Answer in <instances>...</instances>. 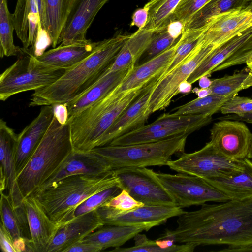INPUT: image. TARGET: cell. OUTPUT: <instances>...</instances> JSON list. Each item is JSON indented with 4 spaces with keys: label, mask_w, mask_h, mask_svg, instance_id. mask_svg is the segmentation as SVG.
I'll use <instances>...</instances> for the list:
<instances>
[{
    "label": "cell",
    "mask_w": 252,
    "mask_h": 252,
    "mask_svg": "<svg viewBox=\"0 0 252 252\" xmlns=\"http://www.w3.org/2000/svg\"><path fill=\"white\" fill-rule=\"evenodd\" d=\"M13 16L23 49L32 52L36 43L50 39L45 29L43 0H17Z\"/></svg>",
    "instance_id": "cell-14"
},
{
    "label": "cell",
    "mask_w": 252,
    "mask_h": 252,
    "mask_svg": "<svg viewBox=\"0 0 252 252\" xmlns=\"http://www.w3.org/2000/svg\"><path fill=\"white\" fill-rule=\"evenodd\" d=\"M0 195L1 223L10 233L14 245L24 241L29 243L31 236L24 203L18 207H14L8 195L2 192Z\"/></svg>",
    "instance_id": "cell-28"
},
{
    "label": "cell",
    "mask_w": 252,
    "mask_h": 252,
    "mask_svg": "<svg viewBox=\"0 0 252 252\" xmlns=\"http://www.w3.org/2000/svg\"><path fill=\"white\" fill-rule=\"evenodd\" d=\"M198 81H199V85L201 88H209L212 81L207 75L201 77Z\"/></svg>",
    "instance_id": "cell-51"
},
{
    "label": "cell",
    "mask_w": 252,
    "mask_h": 252,
    "mask_svg": "<svg viewBox=\"0 0 252 252\" xmlns=\"http://www.w3.org/2000/svg\"><path fill=\"white\" fill-rule=\"evenodd\" d=\"M103 205L113 208L122 212H127L144 205L135 200L126 190L122 189L117 195L110 199Z\"/></svg>",
    "instance_id": "cell-43"
},
{
    "label": "cell",
    "mask_w": 252,
    "mask_h": 252,
    "mask_svg": "<svg viewBox=\"0 0 252 252\" xmlns=\"http://www.w3.org/2000/svg\"><path fill=\"white\" fill-rule=\"evenodd\" d=\"M230 98L211 94L197 97L188 103L175 108L170 114L173 116L205 114L212 116L220 110L223 103Z\"/></svg>",
    "instance_id": "cell-36"
},
{
    "label": "cell",
    "mask_w": 252,
    "mask_h": 252,
    "mask_svg": "<svg viewBox=\"0 0 252 252\" xmlns=\"http://www.w3.org/2000/svg\"><path fill=\"white\" fill-rule=\"evenodd\" d=\"M189 135L183 133L154 142L108 145L90 151L102 158L112 170L126 167L161 166L167 165L173 155L183 153Z\"/></svg>",
    "instance_id": "cell-5"
},
{
    "label": "cell",
    "mask_w": 252,
    "mask_h": 252,
    "mask_svg": "<svg viewBox=\"0 0 252 252\" xmlns=\"http://www.w3.org/2000/svg\"><path fill=\"white\" fill-rule=\"evenodd\" d=\"M220 252H252V247H246V248H226L220 250Z\"/></svg>",
    "instance_id": "cell-52"
},
{
    "label": "cell",
    "mask_w": 252,
    "mask_h": 252,
    "mask_svg": "<svg viewBox=\"0 0 252 252\" xmlns=\"http://www.w3.org/2000/svg\"><path fill=\"white\" fill-rule=\"evenodd\" d=\"M252 61V36L224 62L216 67L212 73Z\"/></svg>",
    "instance_id": "cell-41"
},
{
    "label": "cell",
    "mask_w": 252,
    "mask_h": 252,
    "mask_svg": "<svg viewBox=\"0 0 252 252\" xmlns=\"http://www.w3.org/2000/svg\"><path fill=\"white\" fill-rule=\"evenodd\" d=\"M216 49L213 45L204 46L201 42L179 65L158 80L149 100L146 113L164 109L178 94L179 85L187 80L200 63Z\"/></svg>",
    "instance_id": "cell-10"
},
{
    "label": "cell",
    "mask_w": 252,
    "mask_h": 252,
    "mask_svg": "<svg viewBox=\"0 0 252 252\" xmlns=\"http://www.w3.org/2000/svg\"><path fill=\"white\" fill-rule=\"evenodd\" d=\"M244 161L225 157L209 142L198 151L183 153L178 159L170 160L167 166L178 173L208 179L229 177L242 170Z\"/></svg>",
    "instance_id": "cell-8"
},
{
    "label": "cell",
    "mask_w": 252,
    "mask_h": 252,
    "mask_svg": "<svg viewBox=\"0 0 252 252\" xmlns=\"http://www.w3.org/2000/svg\"><path fill=\"white\" fill-rule=\"evenodd\" d=\"M252 86V69L246 66L230 75L212 80L209 87L211 94L231 98L238 93Z\"/></svg>",
    "instance_id": "cell-33"
},
{
    "label": "cell",
    "mask_w": 252,
    "mask_h": 252,
    "mask_svg": "<svg viewBox=\"0 0 252 252\" xmlns=\"http://www.w3.org/2000/svg\"><path fill=\"white\" fill-rule=\"evenodd\" d=\"M98 42L90 39L78 41L59 46L35 57L41 66L54 69H69L90 56L97 47Z\"/></svg>",
    "instance_id": "cell-22"
},
{
    "label": "cell",
    "mask_w": 252,
    "mask_h": 252,
    "mask_svg": "<svg viewBox=\"0 0 252 252\" xmlns=\"http://www.w3.org/2000/svg\"><path fill=\"white\" fill-rule=\"evenodd\" d=\"M102 250V248L96 244L81 241L67 249L64 252H99Z\"/></svg>",
    "instance_id": "cell-46"
},
{
    "label": "cell",
    "mask_w": 252,
    "mask_h": 252,
    "mask_svg": "<svg viewBox=\"0 0 252 252\" xmlns=\"http://www.w3.org/2000/svg\"><path fill=\"white\" fill-rule=\"evenodd\" d=\"M192 92L195 93L198 97L202 98L207 96L211 94V91L209 88H194L192 90Z\"/></svg>",
    "instance_id": "cell-50"
},
{
    "label": "cell",
    "mask_w": 252,
    "mask_h": 252,
    "mask_svg": "<svg viewBox=\"0 0 252 252\" xmlns=\"http://www.w3.org/2000/svg\"><path fill=\"white\" fill-rule=\"evenodd\" d=\"M54 110V116L62 125L68 122V111L66 103H56L52 105Z\"/></svg>",
    "instance_id": "cell-47"
},
{
    "label": "cell",
    "mask_w": 252,
    "mask_h": 252,
    "mask_svg": "<svg viewBox=\"0 0 252 252\" xmlns=\"http://www.w3.org/2000/svg\"><path fill=\"white\" fill-rule=\"evenodd\" d=\"M111 170H112L107 162L98 155L91 151L80 152L73 150L62 165L32 193L42 190L70 176L82 174L99 175Z\"/></svg>",
    "instance_id": "cell-20"
},
{
    "label": "cell",
    "mask_w": 252,
    "mask_h": 252,
    "mask_svg": "<svg viewBox=\"0 0 252 252\" xmlns=\"http://www.w3.org/2000/svg\"><path fill=\"white\" fill-rule=\"evenodd\" d=\"M54 117L52 105L42 106L37 116L18 135L14 158L17 176L41 142Z\"/></svg>",
    "instance_id": "cell-18"
},
{
    "label": "cell",
    "mask_w": 252,
    "mask_h": 252,
    "mask_svg": "<svg viewBox=\"0 0 252 252\" xmlns=\"http://www.w3.org/2000/svg\"><path fill=\"white\" fill-rule=\"evenodd\" d=\"M122 190L119 186H114L95 193L81 203L75 212V217L96 210Z\"/></svg>",
    "instance_id": "cell-39"
},
{
    "label": "cell",
    "mask_w": 252,
    "mask_h": 252,
    "mask_svg": "<svg viewBox=\"0 0 252 252\" xmlns=\"http://www.w3.org/2000/svg\"><path fill=\"white\" fill-rule=\"evenodd\" d=\"M153 32L138 29L129 35L115 60L101 78L109 73L134 66L149 45Z\"/></svg>",
    "instance_id": "cell-26"
},
{
    "label": "cell",
    "mask_w": 252,
    "mask_h": 252,
    "mask_svg": "<svg viewBox=\"0 0 252 252\" xmlns=\"http://www.w3.org/2000/svg\"><path fill=\"white\" fill-rule=\"evenodd\" d=\"M252 27V10L241 8L212 18L201 37L204 46L217 48Z\"/></svg>",
    "instance_id": "cell-15"
},
{
    "label": "cell",
    "mask_w": 252,
    "mask_h": 252,
    "mask_svg": "<svg viewBox=\"0 0 252 252\" xmlns=\"http://www.w3.org/2000/svg\"><path fill=\"white\" fill-rule=\"evenodd\" d=\"M233 200L252 198V161L245 159L243 168L224 178L205 179Z\"/></svg>",
    "instance_id": "cell-27"
},
{
    "label": "cell",
    "mask_w": 252,
    "mask_h": 252,
    "mask_svg": "<svg viewBox=\"0 0 252 252\" xmlns=\"http://www.w3.org/2000/svg\"><path fill=\"white\" fill-rule=\"evenodd\" d=\"M15 31L13 14L9 10L8 0H0V56H19L24 53L23 48L16 46L13 41Z\"/></svg>",
    "instance_id": "cell-34"
},
{
    "label": "cell",
    "mask_w": 252,
    "mask_h": 252,
    "mask_svg": "<svg viewBox=\"0 0 252 252\" xmlns=\"http://www.w3.org/2000/svg\"><path fill=\"white\" fill-rule=\"evenodd\" d=\"M0 246L2 251L4 252H17L14 242L10 233L0 222Z\"/></svg>",
    "instance_id": "cell-44"
},
{
    "label": "cell",
    "mask_w": 252,
    "mask_h": 252,
    "mask_svg": "<svg viewBox=\"0 0 252 252\" xmlns=\"http://www.w3.org/2000/svg\"><path fill=\"white\" fill-rule=\"evenodd\" d=\"M211 0H181L175 9L171 22L179 21L185 25L189 19Z\"/></svg>",
    "instance_id": "cell-40"
},
{
    "label": "cell",
    "mask_w": 252,
    "mask_h": 252,
    "mask_svg": "<svg viewBox=\"0 0 252 252\" xmlns=\"http://www.w3.org/2000/svg\"><path fill=\"white\" fill-rule=\"evenodd\" d=\"M160 183L181 208L203 205L208 202H222L229 198L205 179L179 173H156Z\"/></svg>",
    "instance_id": "cell-9"
},
{
    "label": "cell",
    "mask_w": 252,
    "mask_h": 252,
    "mask_svg": "<svg viewBox=\"0 0 252 252\" xmlns=\"http://www.w3.org/2000/svg\"><path fill=\"white\" fill-rule=\"evenodd\" d=\"M24 53L0 75V100L4 101L17 94L36 91L59 79L66 71L44 67L36 61L30 49Z\"/></svg>",
    "instance_id": "cell-7"
},
{
    "label": "cell",
    "mask_w": 252,
    "mask_h": 252,
    "mask_svg": "<svg viewBox=\"0 0 252 252\" xmlns=\"http://www.w3.org/2000/svg\"><path fill=\"white\" fill-rule=\"evenodd\" d=\"M149 14V8L145 4L141 8L137 9L133 13L130 26H136L138 29H142L146 25Z\"/></svg>",
    "instance_id": "cell-45"
},
{
    "label": "cell",
    "mask_w": 252,
    "mask_h": 252,
    "mask_svg": "<svg viewBox=\"0 0 252 252\" xmlns=\"http://www.w3.org/2000/svg\"><path fill=\"white\" fill-rule=\"evenodd\" d=\"M129 35L116 33L99 43L94 51L74 67L66 70L52 84L34 91L29 107L65 103L98 80L115 60Z\"/></svg>",
    "instance_id": "cell-2"
},
{
    "label": "cell",
    "mask_w": 252,
    "mask_h": 252,
    "mask_svg": "<svg viewBox=\"0 0 252 252\" xmlns=\"http://www.w3.org/2000/svg\"><path fill=\"white\" fill-rule=\"evenodd\" d=\"M181 0H152L146 4L149 8L148 20L144 29L155 31L166 27Z\"/></svg>",
    "instance_id": "cell-35"
},
{
    "label": "cell",
    "mask_w": 252,
    "mask_h": 252,
    "mask_svg": "<svg viewBox=\"0 0 252 252\" xmlns=\"http://www.w3.org/2000/svg\"><path fill=\"white\" fill-rule=\"evenodd\" d=\"M248 158L252 159V134L251 137V144L250 147L249 153L248 156Z\"/></svg>",
    "instance_id": "cell-55"
},
{
    "label": "cell",
    "mask_w": 252,
    "mask_h": 252,
    "mask_svg": "<svg viewBox=\"0 0 252 252\" xmlns=\"http://www.w3.org/2000/svg\"><path fill=\"white\" fill-rule=\"evenodd\" d=\"M18 135L5 121L0 119V169L6 177L8 195L14 207L22 205L24 200L17 182L14 158Z\"/></svg>",
    "instance_id": "cell-24"
},
{
    "label": "cell",
    "mask_w": 252,
    "mask_h": 252,
    "mask_svg": "<svg viewBox=\"0 0 252 252\" xmlns=\"http://www.w3.org/2000/svg\"><path fill=\"white\" fill-rule=\"evenodd\" d=\"M158 78L148 83L140 94L117 119L102 136L97 147L107 145L114 139L144 125L149 117L146 110Z\"/></svg>",
    "instance_id": "cell-17"
},
{
    "label": "cell",
    "mask_w": 252,
    "mask_h": 252,
    "mask_svg": "<svg viewBox=\"0 0 252 252\" xmlns=\"http://www.w3.org/2000/svg\"><path fill=\"white\" fill-rule=\"evenodd\" d=\"M252 36V27L216 48L196 68L187 81L193 84L212 71L230 57Z\"/></svg>",
    "instance_id": "cell-29"
},
{
    "label": "cell",
    "mask_w": 252,
    "mask_h": 252,
    "mask_svg": "<svg viewBox=\"0 0 252 252\" xmlns=\"http://www.w3.org/2000/svg\"><path fill=\"white\" fill-rule=\"evenodd\" d=\"M180 38H175L169 31L167 26L154 31L151 42L142 56L144 57L142 63L155 58L173 46Z\"/></svg>",
    "instance_id": "cell-38"
},
{
    "label": "cell",
    "mask_w": 252,
    "mask_h": 252,
    "mask_svg": "<svg viewBox=\"0 0 252 252\" xmlns=\"http://www.w3.org/2000/svg\"><path fill=\"white\" fill-rule=\"evenodd\" d=\"M144 88L131 91L112 105L99 100L68 121L73 150L86 152L97 147L105 132Z\"/></svg>",
    "instance_id": "cell-6"
},
{
    "label": "cell",
    "mask_w": 252,
    "mask_h": 252,
    "mask_svg": "<svg viewBox=\"0 0 252 252\" xmlns=\"http://www.w3.org/2000/svg\"><path fill=\"white\" fill-rule=\"evenodd\" d=\"M247 0H211L185 24L184 31L206 27L211 19L222 13L243 8Z\"/></svg>",
    "instance_id": "cell-32"
},
{
    "label": "cell",
    "mask_w": 252,
    "mask_h": 252,
    "mask_svg": "<svg viewBox=\"0 0 252 252\" xmlns=\"http://www.w3.org/2000/svg\"><path fill=\"white\" fill-rule=\"evenodd\" d=\"M177 226L159 238L199 245L252 247V198L201 205L178 216Z\"/></svg>",
    "instance_id": "cell-1"
},
{
    "label": "cell",
    "mask_w": 252,
    "mask_h": 252,
    "mask_svg": "<svg viewBox=\"0 0 252 252\" xmlns=\"http://www.w3.org/2000/svg\"><path fill=\"white\" fill-rule=\"evenodd\" d=\"M73 151L70 123L62 125L54 116L41 142L17 176L23 198L42 185Z\"/></svg>",
    "instance_id": "cell-4"
},
{
    "label": "cell",
    "mask_w": 252,
    "mask_h": 252,
    "mask_svg": "<svg viewBox=\"0 0 252 252\" xmlns=\"http://www.w3.org/2000/svg\"><path fill=\"white\" fill-rule=\"evenodd\" d=\"M244 8L252 10V0H247Z\"/></svg>",
    "instance_id": "cell-54"
},
{
    "label": "cell",
    "mask_w": 252,
    "mask_h": 252,
    "mask_svg": "<svg viewBox=\"0 0 252 252\" xmlns=\"http://www.w3.org/2000/svg\"><path fill=\"white\" fill-rule=\"evenodd\" d=\"M246 65L247 66H248L249 67H250V68L252 69V61L247 63H246Z\"/></svg>",
    "instance_id": "cell-56"
},
{
    "label": "cell",
    "mask_w": 252,
    "mask_h": 252,
    "mask_svg": "<svg viewBox=\"0 0 252 252\" xmlns=\"http://www.w3.org/2000/svg\"><path fill=\"white\" fill-rule=\"evenodd\" d=\"M103 225L96 210L76 216L60 227L47 252H64Z\"/></svg>",
    "instance_id": "cell-21"
},
{
    "label": "cell",
    "mask_w": 252,
    "mask_h": 252,
    "mask_svg": "<svg viewBox=\"0 0 252 252\" xmlns=\"http://www.w3.org/2000/svg\"><path fill=\"white\" fill-rule=\"evenodd\" d=\"M7 188L6 178L3 172L0 169V193Z\"/></svg>",
    "instance_id": "cell-53"
},
{
    "label": "cell",
    "mask_w": 252,
    "mask_h": 252,
    "mask_svg": "<svg viewBox=\"0 0 252 252\" xmlns=\"http://www.w3.org/2000/svg\"><path fill=\"white\" fill-rule=\"evenodd\" d=\"M130 69L112 72L100 78L85 91L66 102L68 121L104 97L123 80Z\"/></svg>",
    "instance_id": "cell-25"
},
{
    "label": "cell",
    "mask_w": 252,
    "mask_h": 252,
    "mask_svg": "<svg viewBox=\"0 0 252 252\" xmlns=\"http://www.w3.org/2000/svg\"><path fill=\"white\" fill-rule=\"evenodd\" d=\"M104 225L146 226L150 229L160 225L171 218L184 213L178 206L144 205L133 210L122 212L102 205L96 209Z\"/></svg>",
    "instance_id": "cell-12"
},
{
    "label": "cell",
    "mask_w": 252,
    "mask_h": 252,
    "mask_svg": "<svg viewBox=\"0 0 252 252\" xmlns=\"http://www.w3.org/2000/svg\"><path fill=\"white\" fill-rule=\"evenodd\" d=\"M252 134L243 121L220 120L210 129L209 142L225 157L242 160L248 158Z\"/></svg>",
    "instance_id": "cell-13"
},
{
    "label": "cell",
    "mask_w": 252,
    "mask_h": 252,
    "mask_svg": "<svg viewBox=\"0 0 252 252\" xmlns=\"http://www.w3.org/2000/svg\"><path fill=\"white\" fill-rule=\"evenodd\" d=\"M207 27L199 30L183 32L177 42L172 60L165 70L158 77V80L171 71L192 52L200 42Z\"/></svg>",
    "instance_id": "cell-37"
},
{
    "label": "cell",
    "mask_w": 252,
    "mask_h": 252,
    "mask_svg": "<svg viewBox=\"0 0 252 252\" xmlns=\"http://www.w3.org/2000/svg\"><path fill=\"white\" fill-rule=\"evenodd\" d=\"M220 111L222 114L239 116L252 113V99L236 95L225 101Z\"/></svg>",
    "instance_id": "cell-42"
},
{
    "label": "cell",
    "mask_w": 252,
    "mask_h": 252,
    "mask_svg": "<svg viewBox=\"0 0 252 252\" xmlns=\"http://www.w3.org/2000/svg\"><path fill=\"white\" fill-rule=\"evenodd\" d=\"M178 41L155 58L131 68L123 80L108 94L111 98L118 101L131 91L144 87L160 76L172 60Z\"/></svg>",
    "instance_id": "cell-16"
},
{
    "label": "cell",
    "mask_w": 252,
    "mask_h": 252,
    "mask_svg": "<svg viewBox=\"0 0 252 252\" xmlns=\"http://www.w3.org/2000/svg\"><path fill=\"white\" fill-rule=\"evenodd\" d=\"M122 189L145 205L177 206L174 200L158 179L147 167H126L113 170Z\"/></svg>",
    "instance_id": "cell-11"
},
{
    "label": "cell",
    "mask_w": 252,
    "mask_h": 252,
    "mask_svg": "<svg viewBox=\"0 0 252 252\" xmlns=\"http://www.w3.org/2000/svg\"><path fill=\"white\" fill-rule=\"evenodd\" d=\"M117 186L120 187V181L112 170L99 175L70 176L31 195L39 201L50 218L60 227L75 217V210L83 202Z\"/></svg>",
    "instance_id": "cell-3"
},
{
    "label": "cell",
    "mask_w": 252,
    "mask_h": 252,
    "mask_svg": "<svg viewBox=\"0 0 252 252\" xmlns=\"http://www.w3.org/2000/svg\"><path fill=\"white\" fill-rule=\"evenodd\" d=\"M109 0H77L62 32L60 44L87 39L88 29L97 13Z\"/></svg>",
    "instance_id": "cell-23"
},
{
    "label": "cell",
    "mask_w": 252,
    "mask_h": 252,
    "mask_svg": "<svg viewBox=\"0 0 252 252\" xmlns=\"http://www.w3.org/2000/svg\"><path fill=\"white\" fill-rule=\"evenodd\" d=\"M218 120H232L245 122L252 124V113L242 115L228 114L218 118Z\"/></svg>",
    "instance_id": "cell-48"
},
{
    "label": "cell",
    "mask_w": 252,
    "mask_h": 252,
    "mask_svg": "<svg viewBox=\"0 0 252 252\" xmlns=\"http://www.w3.org/2000/svg\"><path fill=\"white\" fill-rule=\"evenodd\" d=\"M149 229L146 226L104 225L89 234L82 241L96 244L103 250L119 248L138 233Z\"/></svg>",
    "instance_id": "cell-30"
},
{
    "label": "cell",
    "mask_w": 252,
    "mask_h": 252,
    "mask_svg": "<svg viewBox=\"0 0 252 252\" xmlns=\"http://www.w3.org/2000/svg\"><path fill=\"white\" fill-rule=\"evenodd\" d=\"M192 84L185 80L179 85L178 92V94H187L192 92Z\"/></svg>",
    "instance_id": "cell-49"
},
{
    "label": "cell",
    "mask_w": 252,
    "mask_h": 252,
    "mask_svg": "<svg viewBox=\"0 0 252 252\" xmlns=\"http://www.w3.org/2000/svg\"><path fill=\"white\" fill-rule=\"evenodd\" d=\"M76 0H43L45 29L53 48L60 44L62 32Z\"/></svg>",
    "instance_id": "cell-31"
},
{
    "label": "cell",
    "mask_w": 252,
    "mask_h": 252,
    "mask_svg": "<svg viewBox=\"0 0 252 252\" xmlns=\"http://www.w3.org/2000/svg\"><path fill=\"white\" fill-rule=\"evenodd\" d=\"M23 203L31 236L28 252H47L60 226L50 218L40 203L33 195L25 198Z\"/></svg>",
    "instance_id": "cell-19"
}]
</instances>
